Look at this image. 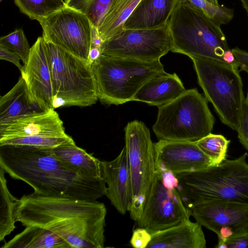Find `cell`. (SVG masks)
I'll return each mask as SVG.
<instances>
[{"instance_id":"obj_6","label":"cell","mask_w":248,"mask_h":248,"mask_svg":"<svg viewBox=\"0 0 248 248\" xmlns=\"http://www.w3.org/2000/svg\"><path fill=\"white\" fill-rule=\"evenodd\" d=\"M214 123L207 100L193 88L158 107L153 130L159 140L196 142L211 133Z\"/></svg>"},{"instance_id":"obj_30","label":"cell","mask_w":248,"mask_h":248,"mask_svg":"<svg viewBox=\"0 0 248 248\" xmlns=\"http://www.w3.org/2000/svg\"><path fill=\"white\" fill-rule=\"evenodd\" d=\"M198 9L221 25L229 23L233 17V10L224 5H216L206 0H178Z\"/></svg>"},{"instance_id":"obj_23","label":"cell","mask_w":248,"mask_h":248,"mask_svg":"<svg viewBox=\"0 0 248 248\" xmlns=\"http://www.w3.org/2000/svg\"><path fill=\"white\" fill-rule=\"evenodd\" d=\"M1 248H71L63 239L49 230L27 226Z\"/></svg>"},{"instance_id":"obj_28","label":"cell","mask_w":248,"mask_h":248,"mask_svg":"<svg viewBox=\"0 0 248 248\" xmlns=\"http://www.w3.org/2000/svg\"><path fill=\"white\" fill-rule=\"evenodd\" d=\"M230 140L220 134L210 133L196 141L199 148L210 159L212 166L226 159Z\"/></svg>"},{"instance_id":"obj_25","label":"cell","mask_w":248,"mask_h":248,"mask_svg":"<svg viewBox=\"0 0 248 248\" xmlns=\"http://www.w3.org/2000/svg\"><path fill=\"white\" fill-rule=\"evenodd\" d=\"M5 173L0 168V241L16 228L14 211L17 199L8 190Z\"/></svg>"},{"instance_id":"obj_10","label":"cell","mask_w":248,"mask_h":248,"mask_svg":"<svg viewBox=\"0 0 248 248\" xmlns=\"http://www.w3.org/2000/svg\"><path fill=\"white\" fill-rule=\"evenodd\" d=\"M39 22L46 42L88 62L93 25L86 15L65 6Z\"/></svg>"},{"instance_id":"obj_17","label":"cell","mask_w":248,"mask_h":248,"mask_svg":"<svg viewBox=\"0 0 248 248\" xmlns=\"http://www.w3.org/2000/svg\"><path fill=\"white\" fill-rule=\"evenodd\" d=\"M102 176L107 185L105 195L121 214L128 212L132 197L131 182L125 146L113 160L101 163Z\"/></svg>"},{"instance_id":"obj_24","label":"cell","mask_w":248,"mask_h":248,"mask_svg":"<svg viewBox=\"0 0 248 248\" xmlns=\"http://www.w3.org/2000/svg\"><path fill=\"white\" fill-rule=\"evenodd\" d=\"M140 1L114 0L97 29L103 42L123 30L124 22Z\"/></svg>"},{"instance_id":"obj_26","label":"cell","mask_w":248,"mask_h":248,"mask_svg":"<svg viewBox=\"0 0 248 248\" xmlns=\"http://www.w3.org/2000/svg\"><path fill=\"white\" fill-rule=\"evenodd\" d=\"M20 11L38 22L65 6L63 0H14Z\"/></svg>"},{"instance_id":"obj_1","label":"cell","mask_w":248,"mask_h":248,"mask_svg":"<svg viewBox=\"0 0 248 248\" xmlns=\"http://www.w3.org/2000/svg\"><path fill=\"white\" fill-rule=\"evenodd\" d=\"M107 209L105 204L70 198L35 193L17 199L16 221L47 229L71 248H103Z\"/></svg>"},{"instance_id":"obj_3","label":"cell","mask_w":248,"mask_h":248,"mask_svg":"<svg viewBox=\"0 0 248 248\" xmlns=\"http://www.w3.org/2000/svg\"><path fill=\"white\" fill-rule=\"evenodd\" d=\"M167 26L171 52L190 58L217 60L238 67L221 25L201 10L186 3L178 2Z\"/></svg>"},{"instance_id":"obj_16","label":"cell","mask_w":248,"mask_h":248,"mask_svg":"<svg viewBox=\"0 0 248 248\" xmlns=\"http://www.w3.org/2000/svg\"><path fill=\"white\" fill-rule=\"evenodd\" d=\"M67 135L58 113L52 108L23 116L0 124V141L28 136Z\"/></svg>"},{"instance_id":"obj_40","label":"cell","mask_w":248,"mask_h":248,"mask_svg":"<svg viewBox=\"0 0 248 248\" xmlns=\"http://www.w3.org/2000/svg\"><path fill=\"white\" fill-rule=\"evenodd\" d=\"M246 101L248 102V93H247V97L246 98Z\"/></svg>"},{"instance_id":"obj_13","label":"cell","mask_w":248,"mask_h":248,"mask_svg":"<svg viewBox=\"0 0 248 248\" xmlns=\"http://www.w3.org/2000/svg\"><path fill=\"white\" fill-rule=\"evenodd\" d=\"M189 210L197 222L217 234V242L248 233V204L212 201L195 204Z\"/></svg>"},{"instance_id":"obj_7","label":"cell","mask_w":248,"mask_h":248,"mask_svg":"<svg viewBox=\"0 0 248 248\" xmlns=\"http://www.w3.org/2000/svg\"><path fill=\"white\" fill-rule=\"evenodd\" d=\"M199 85L221 122L237 130L246 98L238 67L224 62L192 57Z\"/></svg>"},{"instance_id":"obj_9","label":"cell","mask_w":248,"mask_h":248,"mask_svg":"<svg viewBox=\"0 0 248 248\" xmlns=\"http://www.w3.org/2000/svg\"><path fill=\"white\" fill-rule=\"evenodd\" d=\"M124 130L132 188L128 212L136 221L142 214L155 175L154 143L149 129L142 122H129Z\"/></svg>"},{"instance_id":"obj_33","label":"cell","mask_w":248,"mask_h":248,"mask_svg":"<svg viewBox=\"0 0 248 248\" xmlns=\"http://www.w3.org/2000/svg\"><path fill=\"white\" fill-rule=\"evenodd\" d=\"M152 239V234L145 229L138 227L135 229L130 241L135 248H147Z\"/></svg>"},{"instance_id":"obj_4","label":"cell","mask_w":248,"mask_h":248,"mask_svg":"<svg viewBox=\"0 0 248 248\" xmlns=\"http://www.w3.org/2000/svg\"><path fill=\"white\" fill-rule=\"evenodd\" d=\"M246 154L220 164L175 174L177 189L186 207L212 201L248 204V163Z\"/></svg>"},{"instance_id":"obj_12","label":"cell","mask_w":248,"mask_h":248,"mask_svg":"<svg viewBox=\"0 0 248 248\" xmlns=\"http://www.w3.org/2000/svg\"><path fill=\"white\" fill-rule=\"evenodd\" d=\"M190 216L177 188L165 187L160 174L155 171L142 214L136 221L138 227L152 234L188 219Z\"/></svg>"},{"instance_id":"obj_34","label":"cell","mask_w":248,"mask_h":248,"mask_svg":"<svg viewBox=\"0 0 248 248\" xmlns=\"http://www.w3.org/2000/svg\"><path fill=\"white\" fill-rule=\"evenodd\" d=\"M217 248H248V233L231 237L217 242Z\"/></svg>"},{"instance_id":"obj_36","label":"cell","mask_w":248,"mask_h":248,"mask_svg":"<svg viewBox=\"0 0 248 248\" xmlns=\"http://www.w3.org/2000/svg\"><path fill=\"white\" fill-rule=\"evenodd\" d=\"M237 61L240 71H245L248 74V52L235 47L231 49Z\"/></svg>"},{"instance_id":"obj_38","label":"cell","mask_w":248,"mask_h":248,"mask_svg":"<svg viewBox=\"0 0 248 248\" xmlns=\"http://www.w3.org/2000/svg\"><path fill=\"white\" fill-rule=\"evenodd\" d=\"M240 1L248 16V0H240Z\"/></svg>"},{"instance_id":"obj_18","label":"cell","mask_w":248,"mask_h":248,"mask_svg":"<svg viewBox=\"0 0 248 248\" xmlns=\"http://www.w3.org/2000/svg\"><path fill=\"white\" fill-rule=\"evenodd\" d=\"M151 234L152 239L147 248H206L202 225L189 219Z\"/></svg>"},{"instance_id":"obj_19","label":"cell","mask_w":248,"mask_h":248,"mask_svg":"<svg viewBox=\"0 0 248 248\" xmlns=\"http://www.w3.org/2000/svg\"><path fill=\"white\" fill-rule=\"evenodd\" d=\"M178 0H140L123 29L146 30L168 25Z\"/></svg>"},{"instance_id":"obj_29","label":"cell","mask_w":248,"mask_h":248,"mask_svg":"<svg viewBox=\"0 0 248 248\" xmlns=\"http://www.w3.org/2000/svg\"><path fill=\"white\" fill-rule=\"evenodd\" d=\"M74 141L68 135L62 136H34L16 138L0 141V146L5 145H25L45 148H53Z\"/></svg>"},{"instance_id":"obj_27","label":"cell","mask_w":248,"mask_h":248,"mask_svg":"<svg viewBox=\"0 0 248 248\" xmlns=\"http://www.w3.org/2000/svg\"><path fill=\"white\" fill-rule=\"evenodd\" d=\"M114 0H65V6L86 15L92 25H101Z\"/></svg>"},{"instance_id":"obj_32","label":"cell","mask_w":248,"mask_h":248,"mask_svg":"<svg viewBox=\"0 0 248 248\" xmlns=\"http://www.w3.org/2000/svg\"><path fill=\"white\" fill-rule=\"evenodd\" d=\"M236 131L239 141L248 151V103L246 99L242 109L239 127Z\"/></svg>"},{"instance_id":"obj_39","label":"cell","mask_w":248,"mask_h":248,"mask_svg":"<svg viewBox=\"0 0 248 248\" xmlns=\"http://www.w3.org/2000/svg\"><path fill=\"white\" fill-rule=\"evenodd\" d=\"M206 0L213 4H214L216 5H219L218 4V0Z\"/></svg>"},{"instance_id":"obj_5","label":"cell","mask_w":248,"mask_h":248,"mask_svg":"<svg viewBox=\"0 0 248 248\" xmlns=\"http://www.w3.org/2000/svg\"><path fill=\"white\" fill-rule=\"evenodd\" d=\"M91 66L98 98L109 105L133 101L145 83L166 73L160 60L145 62L101 55Z\"/></svg>"},{"instance_id":"obj_15","label":"cell","mask_w":248,"mask_h":248,"mask_svg":"<svg viewBox=\"0 0 248 248\" xmlns=\"http://www.w3.org/2000/svg\"><path fill=\"white\" fill-rule=\"evenodd\" d=\"M20 73L32 99L39 108L43 111L53 108L51 72L43 36L39 37L31 47L28 61Z\"/></svg>"},{"instance_id":"obj_35","label":"cell","mask_w":248,"mask_h":248,"mask_svg":"<svg viewBox=\"0 0 248 248\" xmlns=\"http://www.w3.org/2000/svg\"><path fill=\"white\" fill-rule=\"evenodd\" d=\"M0 59L12 62L19 69L20 72L24 69V65H22L20 62V58L15 53L1 46H0Z\"/></svg>"},{"instance_id":"obj_8","label":"cell","mask_w":248,"mask_h":248,"mask_svg":"<svg viewBox=\"0 0 248 248\" xmlns=\"http://www.w3.org/2000/svg\"><path fill=\"white\" fill-rule=\"evenodd\" d=\"M46 43L51 72L53 108L95 104L98 98L91 65L51 43Z\"/></svg>"},{"instance_id":"obj_21","label":"cell","mask_w":248,"mask_h":248,"mask_svg":"<svg viewBox=\"0 0 248 248\" xmlns=\"http://www.w3.org/2000/svg\"><path fill=\"white\" fill-rule=\"evenodd\" d=\"M51 153L72 172L85 178H103L101 161L77 146L74 141L52 148Z\"/></svg>"},{"instance_id":"obj_37","label":"cell","mask_w":248,"mask_h":248,"mask_svg":"<svg viewBox=\"0 0 248 248\" xmlns=\"http://www.w3.org/2000/svg\"><path fill=\"white\" fill-rule=\"evenodd\" d=\"M158 173L160 174L162 183L165 187L170 189L177 188L179 181L175 174L170 171H163Z\"/></svg>"},{"instance_id":"obj_20","label":"cell","mask_w":248,"mask_h":248,"mask_svg":"<svg viewBox=\"0 0 248 248\" xmlns=\"http://www.w3.org/2000/svg\"><path fill=\"white\" fill-rule=\"evenodd\" d=\"M176 73H164L148 80L135 95L133 101L159 107L175 99L186 91Z\"/></svg>"},{"instance_id":"obj_31","label":"cell","mask_w":248,"mask_h":248,"mask_svg":"<svg viewBox=\"0 0 248 248\" xmlns=\"http://www.w3.org/2000/svg\"><path fill=\"white\" fill-rule=\"evenodd\" d=\"M0 46L16 54L25 65L29 58L31 48L28 40L21 29L15 30L0 38Z\"/></svg>"},{"instance_id":"obj_11","label":"cell","mask_w":248,"mask_h":248,"mask_svg":"<svg viewBox=\"0 0 248 248\" xmlns=\"http://www.w3.org/2000/svg\"><path fill=\"white\" fill-rule=\"evenodd\" d=\"M172 47L168 26L146 30H125L104 41L101 55L145 62L160 60Z\"/></svg>"},{"instance_id":"obj_2","label":"cell","mask_w":248,"mask_h":248,"mask_svg":"<svg viewBox=\"0 0 248 248\" xmlns=\"http://www.w3.org/2000/svg\"><path fill=\"white\" fill-rule=\"evenodd\" d=\"M52 148L0 146V168L10 177L29 184L34 193L91 202L106 194L104 178H88L68 170L51 154Z\"/></svg>"},{"instance_id":"obj_22","label":"cell","mask_w":248,"mask_h":248,"mask_svg":"<svg viewBox=\"0 0 248 248\" xmlns=\"http://www.w3.org/2000/svg\"><path fill=\"white\" fill-rule=\"evenodd\" d=\"M32 99L21 76L16 85L0 98V124L20 117L42 111Z\"/></svg>"},{"instance_id":"obj_14","label":"cell","mask_w":248,"mask_h":248,"mask_svg":"<svg viewBox=\"0 0 248 248\" xmlns=\"http://www.w3.org/2000/svg\"><path fill=\"white\" fill-rule=\"evenodd\" d=\"M155 171L180 174L212 166L196 142L160 140L154 143Z\"/></svg>"}]
</instances>
